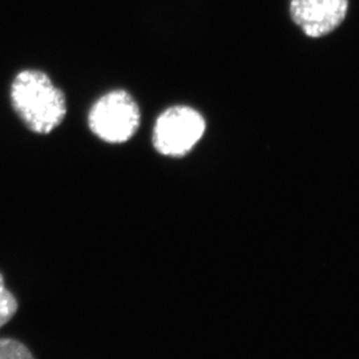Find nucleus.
I'll return each instance as SVG.
<instances>
[{"label": "nucleus", "mask_w": 359, "mask_h": 359, "mask_svg": "<svg viewBox=\"0 0 359 359\" xmlns=\"http://www.w3.org/2000/svg\"><path fill=\"white\" fill-rule=\"evenodd\" d=\"M11 104L16 115L34 133L48 135L67 115V100L51 79L38 69L19 72L11 84Z\"/></svg>", "instance_id": "1"}, {"label": "nucleus", "mask_w": 359, "mask_h": 359, "mask_svg": "<svg viewBox=\"0 0 359 359\" xmlns=\"http://www.w3.org/2000/svg\"><path fill=\"white\" fill-rule=\"evenodd\" d=\"M140 108L127 90H111L90 107L88 126L95 136L109 144L130 140L140 127Z\"/></svg>", "instance_id": "2"}, {"label": "nucleus", "mask_w": 359, "mask_h": 359, "mask_svg": "<svg viewBox=\"0 0 359 359\" xmlns=\"http://www.w3.org/2000/svg\"><path fill=\"white\" fill-rule=\"evenodd\" d=\"M205 128L204 117L191 107L176 105L168 108L157 117L154 124V149L169 157H182L200 142Z\"/></svg>", "instance_id": "3"}, {"label": "nucleus", "mask_w": 359, "mask_h": 359, "mask_svg": "<svg viewBox=\"0 0 359 359\" xmlns=\"http://www.w3.org/2000/svg\"><path fill=\"white\" fill-rule=\"evenodd\" d=\"M348 0H292L290 15L310 38L333 32L346 18Z\"/></svg>", "instance_id": "4"}, {"label": "nucleus", "mask_w": 359, "mask_h": 359, "mask_svg": "<svg viewBox=\"0 0 359 359\" xmlns=\"http://www.w3.org/2000/svg\"><path fill=\"white\" fill-rule=\"evenodd\" d=\"M19 309V304L16 297L6 287L4 277L0 273V327H3L7 322L11 321L16 311Z\"/></svg>", "instance_id": "5"}, {"label": "nucleus", "mask_w": 359, "mask_h": 359, "mask_svg": "<svg viewBox=\"0 0 359 359\" xmlns=\"http://www.w3.org/2000/svg\"><path fill=\"white\" fill-rule=\"evenodd\" d=\"M0 359H35L31 350L15 338H0Z\"/></svg>", "instance_id": "6"}]
</instances>
